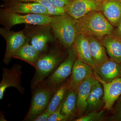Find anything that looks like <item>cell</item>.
Masks as SVG:
<instances>
[{
	"label": "cell",
	"mask_w": 121,
	"mask_h": 121,
	"mask_svg": "<svg viewBox=\"0 0 121 121\" xmlns=\"http://www.w3.org/2000/svg\"><path fill=\"white\" fill-rule=\"evenodd\" d=\"M76 26L78 34L93 36L100 41L106 36L111 35L114 29L99 11L90 12L77 20Z\"/></svg>",
	"instance_id": "6da1fadb"
},
{
	"label": "cell",
	"mask_w": 121,
	"mask_h": 121,
	"mask_svg": "<svg viewBox=\"0 0 121 121\" xmlns=\"http://www.w3.org/2000/svg\"><path fill=\"white\" fill-rule=\"evenodd\" d=\"M54 43L40 55L35 67V75L31 82L32 91L43 82L64 60L62 52L57 46L53 45Z\"/></svg>",
	"instance_id": "7a4b0ae2"
},
{
	"label": "cell",
	"mask_w": 121,
	"mask_h": 121,
	"mask_svg": "<svg viewBox=\"0 0 121 121\" xmlns=\"http://www.w3.org/2000/svg\"><path fill=\"white\" fill-rule=\"evenodd\" d=\"M23 30L26 43L32 45L40 54L48 50L49 44L57 40L50 24H26Z\"/></svg>",
	"instance_id": "3957f363"
},
{
	"label": "cell",
	"mask_w": 121,
	"mask_h": 121,
	"mask_svg": "<svg viewBox=\"0 0 121 121\" xmlns=\"http://www.w3.org/2000/svg\"><path fill=\"white\" fill-rule=\"evenodd\" d=\"M76 21L77 20L66 13L55 16L54 20L50 23L57 41L65 48L69 49L73 45L78 34Z\"/></svg>",
	"instance_id": "277c9868"
},
{
	"label": "cell",
	"mask_w": 121,
	"mask_h": 121,
	"mask_svg": "<svg viewBox=\"0 0 121 121\" xmlns=\"http://www.w3.org/2000/svg\"><path fill=\"white\" fill-rule=\"evenodd\" d=\"M55 16L38 14H22L15 13L2 8L0 9V24L5 27L11 29L17 24L40 25L51 23Z\"/></svg>",
	"instance_id": "5b68a950"
},
{
	"label": "cell",
	"mask_w": 121,
	"mask_h": 121,
	"mask_svg": "<svg viewBox=\"0 0 121 121\" xmlns=\"http://www.w3.org/2000/svg\"><path fill=\"white\" fill-rule=\"evenodd\" d=\"M77 57L76 51L73 45L68 49L66 58L40 84L56 91L57 87L71 74L74 63Z\"/></svg>",
	"instance_id": "8992f818"
},
{
	"label": "cell",
	"mask_w": 121,
	"mask_h": 121,
	"mask_svg": "<svg viewBox=\"0 0 121 121\" xmlns=\"http://www.w3.org/2000/svg\"><path fill=\"white\" fill-rule=\"evenodd\" d=\"M56 91L41 84L36 87L33 90L30 108L25 121H33L43 112Z\"/></svg>",
	"instance_id": "52a82bcc"
},
{
	"label": "cell",
	"mask_w": 121,
	"mask_h": 121,
	"mask_svg": "<svg viewBox=\"0 0 121 121\" xmlns=\"http://www.w3.org/2000/svg\"><path fill=\"white\" fill-rule=\"evenodd\" d=\"M2 78L0 83V99L4 97L5 91L8 87L16 88L21 94H23L25 90L21 86L22 67L19 64H14L11 68L2 69Z\"/></svg>",
	"instance_id": "ba28073f"
},
{
	"label": "cell",
	"mask_w": 121,
	"mask_h": 121,
	"mask_svg": "<svg viewBox=\"0 0 121 121\" xmlns=\"http://www.w3.org/2000/svg\"><path fill=\"white\" fill-rule=\"evenodd\" d=\"M0 35L5 39L7 45L3 62L8 64L15 51L26 43L25 37L23 30L13 31L4 27L0 28Z\"/></svg>",
	"instance_id": "9c48e42d"
},
{
	"label": "cell",
	"mask_w": 121,
	"mask_h": 121,
	"mask_svg": "<svg viewBox=\"0 0 121 121\" xmlns=\"http://www.w3.org/2000/svg\"><path fill=\"white\" fill-rule=\"evenodd\" d=\"M102 3L100 0H71L63 8L65 13L78 20L90 12L101 11Z\"/></svg>",
	"instance_id": "30bf717a"
},
{
	"label": "cell",
	"mask_w": 121,
	"mask_h": 121,
	"mask_svg": "<svg viewBox=\"0 0 121 121\" xmlns=\"http://www.w3.org/2000/svg\"><path fill=\"white\" fill-rule=\"evenodd\" d=\"M1 7L15 13L50 15L48 9L37 2L8 1H4Z\"/></svg>",
	"instance_id": "8fae6325"
},
{
	"label": "cell",
	"mask_w": 121,
	"mask_h": 121,
	"mask_svg": "<svg viewBox=\"0 0 121 121\" xmlns=\"http://www.w3.org/2000/svg\"><path fill=\"white\" fill-rule=\"evenodd\" d=\"M94 75L103 86L105 109L111 110L115 102L121 95V77L116 78L110 82H107L102 80L94 72Z\"/></svg>",
	"instance_id": "7c38bea8"
},
{
	"label": "cell",
	"mask_w": 121,
	"mask_h": 121,
	"mask_svg": "<svg viewBox=\"0 0 121 121\" xmlns=\"http://www.w3.org/2000/svg\"><path fill=\"white\" fill-rule=\"evenodd\" d=\"M93 68L76 58L74 63L71 76L68 82V90L76 91L79 85L87 78L94 75Z\"/></svg>",
	"instance_id": "4fadbf2b"
},
{
	"label": "cell",
	"mask_w": 121,
	"mask_h": 121,
	"mask_svg": "<svg viewBox=\"0 0 121 121\" xmlns=\"http://www.w3.org/2000/svg\"><path fill=\"white\" fill-rule=\"evenodd\" d=\"M93 69L102 80L106 82H110L116 78L121 77V63L110 58Z\"/></svg>",
	"instance_id": "5bb4252c"
},
{
	"label": "cell",
	"mask_w": 121,
	"mask_h": 121,
	"mask_svg": "<svg viewBox=\"0 0 121 121\" xmlns=\"http://www.w3.org/2000/svg\"><path fill=\"white\" fill-rule=\"evenodd\" d=\"M96 80L94 75L90 76L82 82L77 89V115L78 117L84 114L86 111L87 100Z\"/></svg>",
	"instance_id": "9a60e30c"
},
{
	"label": "cell",
	"mask_w": 121,
	"mask_h": 121,
	"mask_svg": "<svg viewBox=\"0 0 121 121\" xmlns=\"http://www.w3.org/2000/svg\"><path fill=\"white\" fill-rule=\"evenodd\" d=\"M100 12L115 27L121 20V0H105L103 1Z\"/></svg>",
	"instance_id": "2e32d148"
},
{
	"label": "cell",
	"mask_w": 121,
	"mask_h": 121,
	"mask_svg": "<svg viewBox=\"0 0 121 121\" xmlns=\"http://www.w3.org/2000/svg\"><path fill=\"white\" fill-rule=\"evenodd\" d=\"M104 92L101 83L96 79L87 100V108L84 114L97 111L104 106Z\"/></svg>",
	"instance_id": "e0dca14e"
},
{
	"label": "cell",
	"mask_w": 121,
	"mask_h": 121,
	"mask_svg": "<svg viewBox=\"0 0 121 121\" xmlns=\"http://www.w3.org/2000/svg\"><path fill=\"white\" fill-rule=\"evenodd\" d=\"M73 45L78 58L90 66L93 69L95 67V64L91 56L90 45L87 37L82 34L78 33Z\"/></svg>",
	"instance_id": "ac0fdd59"
},
{
	"label": "cell",
	"mask_w": 121,
	"mask_h": 121,
	"mask_svg": "<svg viewBox=\"0 0 121 121\" xmlns=\"http://www.w3.org/2000/svg\"><path fill=\"white\" fill-rule=\"evenodd\" d=\"M87 37L90 45V51L95 66H98L108 60L105 48L100 40L93 36Z\"/></svg>",
	"instance_id": "d6986e66"
},
{
	"label": "cell",
	"mask_w": 121,
	"mask_h": 121,
	"mask_svg": "<svg viewBox=\"0 0 121 121\" xmlns=\"http://www.w3.org/2000/svg\"><path fill=\"white\" fill-rule=\"evenodd\" d=\"M101 41L110 58L121 63V40L111 34L106 36Z\"/></svg>",
	"instance_id": "ffe728a7"
},
{
	"label": "cell",
	"mask_w": 121,
	"mask_h": 121,
	"mask_svg": "<svg viewBox=\"0 0 121 121\" xmlns=\"http://www.w3.org/2000/svg\"><path fill=\"white\" fill-rule=\"evenodd\" d=\"M40 55L32 45L26 43L15 51L13 58L23 60L35 68Z\"/></svg>",
	"instance_id": "44dd1931"
},
{
	"label": "cell",
	"mask_w": 121,
	"mask_h": 121,
	"mask_svg": "<svg viewBox=\"0 0 121 121\" xmlns=\"http://www.w3.org/2000/svg\"><path fill=\"white\" fill-rule=\"evenodd\" d=\"M68 90V94L62 103L61 112L69 120L77 114V95L76 91Z\"/></svg>",
	"instance_id": "7402d4cb"
},
{
	"label": "cell",
	"mask_w": 121,
	"mask_h": 121,
	"mask_svg": "<svg viewBox=\"0 0 121 121\" xmlns=\"http://www.w3.org/2000/svg\"><path fill=\"white\" fill-rule=\"evenodd\" d=\"M68 90L67 82L62 85L55 92L45 111L50 115L52 113L63 101L66 92Z\"/></svg>",
	"instance_id": "603a6c76"
},
{
	"label": "cell",
	"mask_w": 121,
	"mask_h": 121,
	"mask_svg": "<svg viewBox=\"0 0 121 121\" xmlns=\"http://www.w3.org/2000/svg\"><path fill=\"white\" fill-rule=\"evenodd\" d=\"M3 1L17 0L27 2H35L43 5L48 9V13L51 16H60L66 13L63 8H56L52 7L47 0H3Z\"/></svg>",
	"instance_id": "cb8c5ba5"
},
{
	"label": "cell",
	"mask_w": 121,
	"mask_h": 121,
	"mask_svg": "<svg viewBox=\"0 0 121 121\" xmlns=\"http://www.w3.org/2000/svg\"><path fill=\"white\" fill-rule=\"evenodd\" d=\"M106 109L99 111H94L89 112L81 116L75 121H100L104 120L105 114Z\"/></svg>",
	"instance_id": "d4e9b609"
},
{
	"label": "cell",
	"mask_w": 121,
	"mask_h": 121,
	"mask_svg": "<svg viewBox=\"0 0 121 121\" xmlns=\"http://www.w3.org/2000/svg\"><path fill=\"white\" fill-rule=\"evenodd\" d=\"M62 102L57 109L50 115L48 118L47 121H63L68 120L67 117L62 114L61 112V106Z\"/></svg>",
	"instance_id": "484cf974"
},
{
	"label": "cell",
	"mask_w": 121,
	"mask_h": 121,
	"mask_svg": "<svg viewBox=\"0 0 121 121\" xmlns=\"http://www.w3.org/2000/svg\"><path fill=\"white\" fill-rule=\"evenodd\" d=\"M112 110L114 121H121V95L115 102Z\"/></svg>",
	"instance_id": "4316f807"
},
{
	"label": "cell",
	"mask_w": 121,
	"mask_h": 121,
	"mask_svg": "<svg viewBox=\"0 0 121 121\" xmlns=\"http://www.w3.org/2000/svg\"><path fill=\"white\" fill-rule=\"evenodd\" d=\"M52 7L56 8H64L71 0H47Z\"/></svg>",
	"instance_id": "83f0119b"
},
{
	"label": "cell",
	"mask_w": 121,
	"mask_h": 121,
	"mask_svg": "<svg viewBox=\"0 0 121 121\" xmlns=\"http://www.w3.org/2000/svg\"><path fill=\"white\" fill-rule=\"evenodd\" d=\"M112 35L121 40V20L117 25L114 28Z\"/></svg>",
	"instance_id": "f1b7e54d"
},
{
	"label": "cell",
	"mask_w": 121,
	"mask_h": 121,
	"mask_svg": "<svg viewBox=\"0 0 121 121\" xmlns=\"http://www.w3.org/2000/svg\"><path fill=\"white\" fill-rule=\"evenodd\" d=\"M50 114L46 111H44L40 115L33 120V121H47Z\"/></svg>",
	"instance_id": "f546056e"
},
{
	"label": "cell",
	"mask_w": 121,
	"mask_h": 121,
	"mask_svg": "<svg viewBox=\"0 0 121 121\" xmlns=\"http://www.w3.org/2000/svg\"><path fill=\"white\" fill-rule=\"evenodd\" d=\"M0 121H7V120H6V119H5L4 117V116H3V117L2 116H1L0 117Z\"/></svg>",
	"instance_id": "4dcf8cb0"
},
{
	"label": "cell",
	"mask_w": 121,
	"mask_h": 121,
	"mask_svg": "<svg viewBox=\"0 0 121 121\" xmlns=\"http://www.w3.org/2000/svg\"><path fill=\"white\" fill-rule=\"evenodd\" d=\"M101 0L102 2H103V1H104L105 0Z\"/></svg>",
	"instance_id": "1f68e13d"
}]
</instances>
